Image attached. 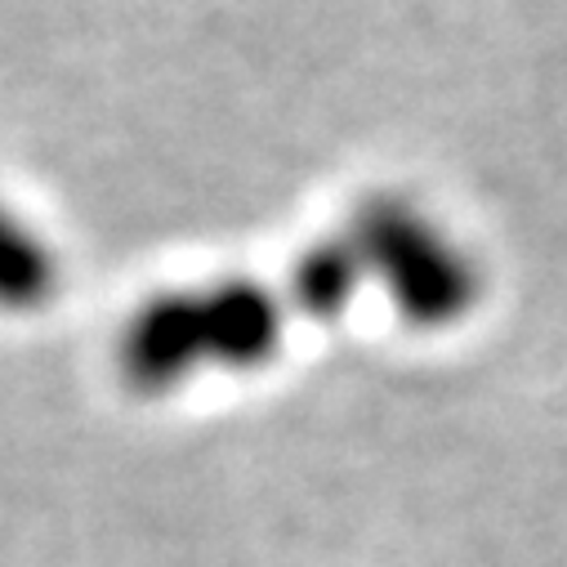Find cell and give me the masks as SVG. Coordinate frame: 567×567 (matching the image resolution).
I'll use <instances>...</instances> for the list:
<instances>
[{
	"mask_svg": "<svg viewBox=\"0 0 567 567\" xmlns=\"http://www.w3.org/2000/svg\"><path fill=\"white\" fill-rule=\"evenodd\" d=\"M287 340V296L255 277L171 287L116 336V371L134 393H171L202 371H259Z\"/></svg>",
	"mask_w": 567,
	"mask_h": 567,
	"instance_id": "obj_1",
	"label": "cell"
},
{
	"mask_svg": "<svg viewBox=\"0 0 567 567\" xmlns=\"http://www.w3.org/2000/svg\"><path fill=\"white\" fill-rule=\"evenodd\" d=\"M367 287H380L389 309L420 327L443 331L465 322L483 300V268L465 241L406 197H367L344 228Z\"/></svg>",
	"mask_w": 567,
	"mask_h": 567,
	"instance_id": "obj_2",
	"label": "cell"
},
{
	"mask_svg": "<svg viewBox=\"0 0 567 567\" xmlns=\"http://www.w3.org/2000/svg\"><path fill=\"white\" fill-rule=\"evenodd\" d=\"M362 287H367V277H362V264L349 237L344 233L322 237V241H309L291 264L287 309H300L305 318H318V322H336L349 313Z\"/></svg>",
	"mask_w": 567,
	"mask_h": 567,
	"instance_id": "obj_3",
	"label": "cell"
},
{
	"mask_svg": "<svg viewBox=\"0 0 567 567\" xmlns=\"http://www.w3.org/2000/svg\"><path fill=\"white\" fill-rule=\"evenodd\" d=\"M54 296H59L54 246L10 202H0V309L37 313Z\"/></svg>",
	"mask_w": 567,
	"mask_h": 567,
	"instance_id": "obj_4",
	"label": "cell"
}]
</instances>
